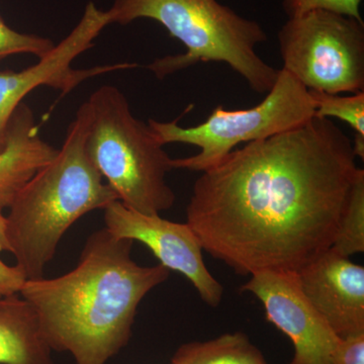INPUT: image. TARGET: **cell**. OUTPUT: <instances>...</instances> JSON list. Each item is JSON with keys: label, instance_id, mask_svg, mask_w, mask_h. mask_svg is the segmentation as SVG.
<instances>
[{"label": "cell", "instance_id": "cell-15", "mask_svg": "<svg viewBox=\"0 0 364 364\" xmlns=\"http://www.w3.org/2000/svg\"><path fill=\"white\" fill-rule=\"evenodd\" d=\"M332 251L349 257L364 251V170L358 168L340 219Z\"/></svg>", "mask_w": 364, "mask_h": 364}, {"label": "cell", "instance_id": "cell-14", "mask_svg": "<svg viewBox=\"0 0 364 364\" xmlns=\"http://www.w3.org/2000/svg\"><path fill=\"white\" fill-rule=\"evenodd\" d=\"M171 364H267L259 349L241 332L227 333L205 342L181 345Z\"/></svg>", "mask_w": 364, "mask_h": 364}, {"label": "cell", "instance_id": "cell-20", "mask_svg": "<svg viewBox=\"0 0 364 364\" xmlns=\"http://www.w3.org/2000/svg\"><path fill=\"white\" fill-rule=\"evenodd\" d=\"M26 277L18 267H9L0 259V298L20 294Z\"/></svg>", "mask_w": 364, "mask_h": 364}, {"label": "cell", "instance_id": "cell-17", "mask_svg": "<svg viewBox=\"0 0 364 364\" xmlns=\"http://www.w3.org/2000/svg\"><path fill=\"white\" fill-rule=\"evenodd\" d=\"M54 46L49 38L14 30L0 16V61L18 54H32L39 59L51 51Z\"/></svg>", "mask_w": 364, "mask_h": 364}, {"label": "cell", "instance_id": "cell-10", "mask_svg": "<svg viewBox=\"0 0 364 364\" xmlns=\"http://www.w3.org/2000/svg\"><path fill=\"white\" fill-rule=\"evenodd\" d=\"M240 291L259 299L267 320L293 342L294 354L289 364H331L340 338L304 294L298 272L253 273Z\"/></svg>", "mask_w": 364, "mask_h": 364}, {"label": "cell", "instance_id": "cell-11", "mask_svg": "<svg viewBox=\"0 0 364 364\" xmlns=\"http://www.w3.org/2000/svg\"><path fill=\"white\" fill-rule=\"evenodd\" d=\"M314 308L339 338L364 333V268L331 249L298 272Z\"/></svg>", "mask_w": 364, "mask_h": 364}, {"label": "cell", "instance_id": "cell-16", "mask_svg": "<svg viewBox=\"0 0 364 364\" xmlns=\"http://www.w3.org/2000/svg\"><path fill=\"white\" fill-rule=\"evenodd\" d=\"M315 105L314 117L320 119L336 117L349 124L356 136H364V91L349 97L323 91L309 90Z\"/></svg>", "mask_w": 364, "mask_h": 364}, {"label": "cell", "instance_id": "cell-6", "mask_svg": "<svg viewBox=\"0 0 364 364\" xmlns=\"http://www.w3.org/2000/svg\"><path fill=\"white\" fill-rule=\"evenodd\" d=\"M315 114V105L305 86L289 72L279 70L272 90L259 105L229 111L218 105L203 123L183 128L178 119L148 124L163 146L170 143L196 146L195 156L172 159V169L203 172L219 164L237 146L284 133L305 124Z\"/></svg>", "mask_w": 364, "mask_h": 364}, {"label": "cell", "instance_id": "cell-7", "mask_svg": "<svg viewBox=\"0 0 364 364\" xmlns=\"http://www.w3.org/2000/svg\"><path fill=\"white\" fill-rule=\"evenodd\" d=\"M284 67L306 90L364 91L363 21L329 11L287 18L277 33Z\"/></svg>", "mask_w": 364, "mask_h": 364}, {"label": "cell", "instance_id": "cell-3", "mask_svg": "<svg viewBox=\"0 0 364 364\" xmlns=\"http://www.w3.org/2000/svg\"><path fill=\"white\" fill-rule=\"evenodd\" d=\"M90 123L83 102L56 156L18 191L6 217L7 239L26 279L44 277L62 237L81 217L117 200L86 150Z\"/></svg>", "mask_w": 364, "mask_h": 364}, {"label": "cell", "instance_id": "cell-8", "mask_svg": "<svg viewBox=\"0 0 364 364\" xmlns=\"http://www.w3.org/2000/svg\"><path fill=\"white\" fill-rule=\"evenodd\" d=\"M111 25L109 14L95 6L86 4L85 13L75 28L51 51L41 57L35 65L20 72H0V152L6 145L9 123L23 100L40 86H49L66 95L86 79L122 69H130L135 64L121 63L74 69L72 62L79 55L91 49L100 33Z\"/></svg>", "mask_w": 364, "mask_h": 364}, {"label": "cell", "instance_id": "cell-12", "mask_svg": "<svg viewBox=\"0 0 364 364\" xmlns=\"http://www.w3.org/2000/svg\"><path fill=\"white\" fill-rule=\"evenodd\" d=\"M57 153L41 138L32 109L20 105L9 123L6 148L0 152V210L11 207L21 188Z\"/></svg>", "mask_w": 364, "mask_h": 364}, {"label": "cell", "instance_id": "cell-2", "mask_svg": "<svg viewBox=\"0 0 364 364\" xmlns=\"http://www.w3.org/2000/svg\"><path fill=\"white\" fill-rule=\"evenodd\" d=\"M133 245L104 228L88 236L71 272L26 280L21 296L53 351L68 352L76 364H107L129 343L139 305L170 272L160 263L139 265Z\"/></svg>", "mask_w": 364, "mask_h": 364}, {"label": "cell", "instance_id": "cell-1", "mask_svg": "<svg viewBox=\"0 0 364 364\" xmlns=\"http://www.w3.org/2000/svg\"><path fill=\"white\" fill-rule=\"evenodd\" d=\"M353 143L314 117L202 172L186 224L235 272H299L331 248L358 166Z\"/></svg>", "mask_w": 364, "mask_h": 364}, {"label": "cell", "instance_id": "cell-19", "mask_svg": "<svg viewBox=\"0 0 364 364\" xmlns=\"http://www.w3.org/2000/svg\"><path fill=\"white\" fill-rule=\"evenodd\" d=\"M331 364H364V333L340 338Z\"/></svg>", "mask_w": 364, "mask_h": 364}, {"label": "cell", "instance_id": "cell-18", "mask_svg": "<svg viewBox=\"0 0 364 364\" xmlns=\"http://www.w3.org/2000/svg\"><path fill=\"white\" fill-rule=\"evenodd\" d=\"M360 4L361 0H282V9L287 18L322 9L363 21Z\"/></svg>", "mask_w": 364, "mask_h": 364}, {"label": "cell", "instance_id": "cell-13", "mask_svg": "<svg viewBox=\"0 0 364 364\" xmlns=\"http://www.w3.org/2000/svg\"><path fill=\"white\" fill-rule=\"evenodd\" d=\"M39 316L18 294L0 298V364H54Z\"/></svg>", "mask_w": 364, "mask_h": 364}, {"label": "cell", "instance_id": "cell-21", "mask_svg": "<svg viewBox=\"0 0 364 364\" xmlns=\"http://www.w3.org/2000/svg\"><path fill=\"white\" fill-rule=\"evenodd\" d=\"M0 252H11L9 239H7L6 217L2 215L0 210Z\"/></svg>", "mask_w": 364, "mask_h": 364}, {"label": "cell", "instance_id": "cell-5", "mask_svg": "<svg viewBox=\"0 0 364 364\" xmlns=\"http://www.w3.org/2000/svg\"><path fill=\"white\" fill-rule=\"evenodd\" d=\"M87 102L86 150L117 200L146 215L173 207L176 193L166 181L172 159L149 124L134 116L123 92L116 86H100Z\"/></svg>", "mask_w": 364, "mask_h": 364}, {"label": "cell", "instance_id": "cell-4", "mask_svg": "<svg viewBox=\"0 0 364 364\" xmlns=\"http://www.w3.org/2000/svg\"><path fill=\"white\" fill-rule=\"evenodd\" d=\"M111 25L136 20L156 21L178 40L186 52L155 60L148 65L162 79L198 63L227 64L251 90L267 93L279 70L261 58L256 48L267 35L258 21L244 18L218 0H112Z\"/></svg>", "mask_w": 364, "mask_h": 364}, {"label": "cell", "instance_id": "cell-9", "mask_svg": "<svg viewBox=\"0 0 364 364\" xmlns=\"http://www.w3.org/2000/svg\"><path fill=\"white\" fill-rule=\"evenodd\" d=\"M105 229L119 239L138 241L150 249L160 264L181 273L195 287L208 306L217 308L224 296V287L208 272L203 247L188 224L146 215L114 200L105 208Z\"/></svg>", "mask_w": 364, "mask_h": 364}]
</instances>
